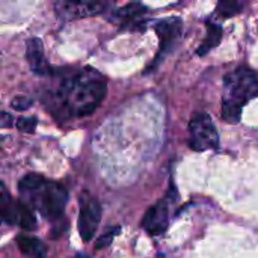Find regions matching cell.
Wrapping results in <instances>:
<instances>
[{"instance_id":"cell-15","label":"cell","mask_w":258,"mask_h":258,"mask_svg":"<svg viewBox=\"0 0 258 258\" xmlns=\"http://www.w3.org/2000/svg\"><path fill=\"white\" fill-rule=\"evenodd\" d=\"M119 231H121V227H113V228H110L109 231H106L104 234H101V236L97 239V242H95V248H97V249H103V248L109 246V245L113 242L115 236H116Z\"/></svg>"},{"instance_id":"cell-6","label":"cell","mask_w":258,"mask_h":258,"mask_svg":"<svg viewBox=\"0 0 258 258\" xmlns=\"http://www.w3.org/2000/svg\"><path fill=\"white\" fill-rule=\"evenodd\" d=\"M0 216L5 224H17L26 231L36 228V218L29 204L23 201H12L5 184L0 186Z\"/></svg>"},{"instance_id":"cell-17","label":"cell","mask_w":258,"mask_h":258,"mask_svg":"<svg viewBox=\"0 0 258 258\" xmlns=\"http://www.w3.org/2000/svg\"><path fill=\"white\" fill-rule=\"evenodd\" d=\"M32 104H33V100H32L30 97H26V95H17V97L12 98V101H11L12 109L18 110V112L27 110Z\"/></svg>"},{"instance_id":"cell-10","label":"cell","mask_w":258,"mask_h":258,"mask_svg":"<svg viewBox=\"0 0 258 258\" xmlns=\"http://www.w3.org/2000/svg\"><path fill=\"white\" fill-rule=\"evenodd\" d=\"M148 9L142 3L133 2L122 8L115 9L110 15V20L116 23L122 30H144L145 29L144 17Z\"/></svg>"},{"instance_id":"cell-2","label":"cell","mask_w":258,"mask_h":258,"mask_svg":"<svg viewBox=\"0 0 258 258\" xmlns=\"http://www.w3.org/2000/svg\"><path fill=\"white\" fill-rule=\"evenodd\" d=\"M258 97V74L246 65L236 68L224 77L222 118L225 122L237 124L243 107Z\"/></svg>"},{"instance_id":"cell-19","label":"cell","mask_w":258,"mask_h":258,"mask_svg":"<svg viewBox=\"0 0 258 258\" xmlns=\"http://www.w3.org/2000/svg\"><path fill=\"white\" fill-rule=\"evenodd\" d=\"M76 258H89L88 255H83V254H79V255H76Z\"/></svg>"},{"instance_id":"cell-3","label":"cell","mask_w":258,"mask_h":258,"mask_svg":"<svg viewBox=\"0 0 258 258\" xmlns=\"http://www.w3.org/2000/svg\"><path fill=\"white\" fill-rule=\"evenodd\" d=\"M18 190L45 219L57 221L63 216L68 194L62 184L48 181L38 174H29L20 180Z\"/></svg>"},{"instance_id":"cell-14","label":"cell","mask_w":258,"mask_h":258,"mask_svg":"<svg viewBox=\"0 0 258 258\" xmlns=\"http://www.w3.org/2000/svg\"><path fill=\"white\" fill-rule=\"evenodd\" d=\"M243 9V2L242 0H219L218 2V14L224 18H230L234 17L237 14H240Z\"/></svg>"},{"instance_id":"cell-7","label":"cell","mask_w":258,"mask_h":258,"mask_svg":"<svg viewBox=\"0 0 258 258\" xmlns=\"http://www.w3.org/2000/svg\"><path fill=\"white\" fill-rule=\"evenodd\" d=\"M178 194L175 186L171 183V187L168 189L166 195L156 203L151 209H148V212L145 213L144 219H142V227L145 228V231L151 236H160L166 231L168 224H169V212H171V206L177 201Z\"/></svg>"},{"instance_id":"cell-18","label":"cell","mask_w":258,"mask_h":258,"mask_svg":"<svg viewBox=\"0 0 258 258\" xmlns=\"http://www.w3.org/2000/svg\"><path fill=\"white\" fill-rule=\"evenodd\" d=\"M2 118H3L2 127H9V125H12V116H11L8 112H3V113H2Z\"/></svg>"},{"instance_id":"cell-8","label":"cell","mask_w":258,"mask_h":258,"mask_svg":"<svg viewBox=\"0 0 258 258\" xmlns=\"http://www.w3.org/2000/svg\"><path fill=\"white\" fill-rule=\"evenodd\" d=\"M79 203V233L83 242H89L95 236L98 224L101 221V206L98 200L88 192L80 195Z\"/></svg>"},{"instance_id":"cell-12","label":"cell","mask_w":258,"mask_h":258,"mask_svg":"<svg viewBox=\"0 0 258 258\" xmlns=\"http://www.w3.org/2000/svg\"><path fill=\"white\" fill-rule=\"evenodd\" d=\"M206 27H207V36H206V39L201 42V45L197 50V54L198 56H204V54L210 53L222 41L224 30H222V26L221 24L213 23V21H207L206 23Z\"/></svg>"},{"instance_id":"cell-4","label":"cell","mask_w":258,"mask_h":258,"mask_svg":"<svg viewBox=\"0 0 258 258\" xmlns=\"http://www.w3.org/2000/svg\"><path fill=\"white\" fill-rule=\"evenodd\" d=\"M189 147L194 151H207L219 148V133L206 112H197L189 122Z\"/></svg>"},{"instance_id":"cell-9","label":"cell","mask_w":258,"mask_h":258,"mask_svg":"<svg viewBox=\"0 0 258 258\" xmlns=\"http://www.w3.org/2000/svg\"><path fill=\"white\" fill-rule=\"evenodd\" d=\"M106 3L91 2V0H56L54 12L57 18L63 21L80 20L98 15L104 11Z\"/></svg>"},{"instance_id":"cell-16","label":"cell","mask_w":258,"mask_h":258,"mask_svg":"<svg viewBox=\"0 0 258 258\" xmlns=\"http://www.w3.org/2000/svg\"><path fill=\"white\" fill-rule=\"evenodd\" d=\"M36 124H38V119L33 118V116H30V118L21 116V118L17 119V128L20 132H24V133H33Z\"/></svg>"},{"instance_id":"cell-11","label":"cell","mask_w":258,"mask_h":258,"mask_svg":"<svg viewBox=\"0 0 258 258\" xmlns=\"http://www.w3.org/2000/svg\"><path fill=\"white\" fill-rule=\"evenodd\" d=\"M26 59L35 74H50L51 68L44 57V45L39 38H29L26 41Z\"/></svg>"},{"instance_id":"cell-5","label":"cell","mask_w":258,"mask_h":258,"mask_svg":"<svg viewBox=\"0 0 258 258\" xmlns=\"http://www.w3.org/2000/svg\"><path fill=\"white\" fill-rule=\"evenodd\" d=\"M154 30L159 36V51L153 60V63L145 70L144 74H150L159 63L177 47L181 33H183V20L180 17H168L156 23Z\"/></svg>"},{"instance_id":"cell-1","label":"cell","mask_w":258,"mask_h":258,"mask_svg":"<svg viewBox=\"0 0 258 258\" xmlns=\"http://www.w3.org/2000/svg\"><path fill=\"white\" fill-rule=\"evenodd\" d=\"M107 92L106 79L95 70L86 68L63 79L54 92H50L51 113L59 119L92 115Z\"/></svg>"},{"instance_id":"cell-20","label":"cell","mask_w":258,"mask_h":258,"mask_svg":"<svg viewBox=\"0 0 258 258\" xmlns=\"http://www.w3.org/2000/svg\"><path fill=\"white\" fill-rule=\"evenodd\" d=\"M91 2H100V3H107V0H91Z\"/></svg>"},{"instance_id":"cell-13","label":"cell","mask_w":258,"mask_h":258,"mask_svg":"<svg viewBox=\"0 0 258 258\" xmlns=\"http://www.w3.org/2000/svg\"><path fill=\"white\" fill-rule=\"evenodd\" d=\"M17 245L24 255H29L32 258H45V255H47L45 245L41 240H38L36 237L18 234L17 236Z\"/></svg>"}]
</instances>
